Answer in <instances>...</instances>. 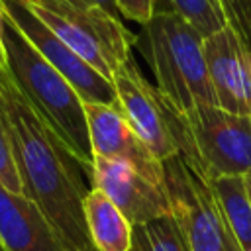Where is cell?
Returning a JSON list of instances; mask_svg holds the SVG:
<instances>
[{"mask_svg": "<svg viewBox=\"0 0 251 251\" xmlns=\"http://www.w3.org/2000/svg\"><path fill=\"white\" fill-rule=\"evenodd\" d=\"M0 94L4 100L0 114L12 141L24 196L41 210L71 251H92L82 210L90 188L82 180L80 165L20 94L10 73L0 75Z\"/></svg>", "mask_w": 251, "mask_h": 251, "instance_id": "cell-1", "label": "cell"}, {"mask_svg": "<svg viewBox=\"0 0 251 251\" xmlns=\"http://www.w3.org/2000/svg\"><path fill=\"white\" fill-rule=\"evenodd\" d=\"M2 37L8 57V69L20 94L39 114L73 159L92 171V147L82 98L71 82L55 71L39 51L20 33V29L2 12Z\"/></svg>", "mask_w": 251, "mask_h": 251, "instance_id": "cell-2", "label": "cell"}, {"mask_svg": "<svg viewBox=\"0 0 251 251\" xmlns=\"http://www.w3.org/2000/svg\"><path fill=\"white\" fill-rule=\"evenodd\" d=\"M137 45L149 63L157 90L167 104L184 114L196 106H216L204 57V35L171 10H155L141 25Z\"/></svg>", "mask_w": 251, "mask_h": 251, "instance_id": "cell-3", "label": "cell"}, {"mask_svg": "<svg viewBox=\"0 0 251 251\" xmlns=\"http://www.w3.org/2000/svg\"><path fill=\"white\" fill-rule=\"evenodd\" d=\"M173 135L178 157L202 180L243 176L251 171V116L218 106H196L184 114L173 110Z\"/></svg>", "mask_w": 251, "mask_h": 251, "instance_id": "cell-4", "label": "cell"}, {"mask_svg": "<svg viewBox=\"0 0 251 251\" xmlns=\"http://www.w3.org/2000/svg\"><path fill=\"white\" fill-rule=\"evenodd\" d=\"M22 2L104 78L112 80L116 71L131 59L135 35L122 24V18H116L102 8L82 6L71 0Z\"/></svg>", "mask_w": 251, "mask_h": 251, "instance_id": "cell-5", "label": "cell"}, {"mask_svg": "<svg viewBox=\"0 0 251 251\" xmlns=\"http://www.w3.org/2000/svg\"><path fill=\"white\" fill-rule=\"evenodd\" d=\"M171 216L188 251H241L212 190L178 157L163 163Z\"/></svg>", "mask_w": 251, "mask_h": 251, "instance_id": "cell-6", "label": "cell"}, {"mask_svg": "<svg viewBox=\"0 0 251 251\" xmlns=\"http://www.w3.org/2000/svg\"><path fill=\"white\" fill-rule=\"evenodd\" d=\"M118 108L126 116L133 133L161 161L178 155L173 135V112L163 94L137 69L133 59H127L112 76Z\"/></svg>", "mask_w": 251, "mask_h": 251, "instance_id": "cell-7", "label": "cell"}, {"mask_svg": "<svg viewBox=\"0 0 251 251\" xmlns=\"http://www.w3.org/2000/svg\"><path fill=\"white\" fill-rule=\"evenodd\" d=\"M0 8L4 16L20 29V33L39 51V55L71 82L82 102L118 104L112 80L104 78L67 43H63L41 20L29 12L22 0H0Z\"/></svg>", "mask_w": 251, "mask_h": 251, "instance_id": "cell-8", "label": "cell"}, {"mask_svg": "<svg viewBox=\"0 0 251 251\" xmlns=\"http://www.w3.org/2000/svg\"><path fill=\"white\" fill-rule=\"evenodd\" d=\"M90 178L92 186L100 188L131 226L171 216V200L165 182L145 176L126 161L94 155Z\"/></svg>", "mask_w": 251, "mask_h": 251, "instance_id": "cell-9", "label": "cell"}, {"mask_svg": "<svg viewBox=\"0 0 251 251\" xmlns=\"http://www.w3.org/2000/svg\"><path fill=\"white\" fill-rule=\"evenodd\" d=\"M204 57L216 106L251 116V49L247 43L229 25H224L204 37Z\"/></svg>", "mask_w": 251, "mask_h": 251, "instance_id": "cell-10", "label": "cell"}, {"mask_svg": "<svg viewBox=\"0 0 251 251\" xmlns=\"http://www.w3.org/2000/svg\"><path fill=\"white\" fill-rule=\"evenodd\" d=\"M82 106H84L92 155L126 161L137 171H141L145 176L157 182H165L163 163L133 133L131 126L127 124L118 104L82 102Z\"/></svg>", "mask_w": 251, "mask_h": 251, "instance_id": "cell-11", "label": "cell"}, {"mask_svg": "<svg viewBox=\"0 0 251 251\" xmlns=\"http://www.w3.org/2000/svg\"><path fill=\"white\" fill-rule=\"evenodd\" d=\"M0 247L4 251H71L41 210L0 186Z\"/></svg>", "mask_w": 251, "mask_h": 251, "instance_id": "cell-12", "label": "cell"}, {"mask_svg": "<svg viewBox=\"0 0 251 251\" xmlns=\"http://www.w3.org/2000/svg\"><path fill=\"white\" fill-rule=\"evenodd\" d=\"M84 224L94 251H129L133 226L120 208L100 190L90 188L84 196Z\"/></svg>", "mask_w": 251, "mask_h": 251, "instance_id": "cell-13", "label": "cell"}, {"mask_svg": "<svg viewBox=\"0 0 251 251\" xmlns=\"http://www.w3.org/2000/svg\"><path fill=\"white\" fill-rule=\"evenodd\" d=\"M204 182L212 190L241 251H251V202L243 176H210Z\"/></svg>", "mask_w": 251, "mask_h": 251, "instance_id": "cell-14", "label": "cell"}, {"mask_svg": "<svg viewBox=\"0 0 251 251\" xmlns=\"http://www.w3.org/2000/svg\"><path fill=\"white\" fill-rule=\"evenodd\" d=\"M129 251H188V247L173 216H165L133 226Z\"/></svg>", "mask_w": 251, "mask_h": 251, "instance_id": "cell-15", "label": "cell"}, {"mask_svg": "<svg viewBox=\"0 0 251 251\" xmlns=\"http://www.w3.org/2000/svg\"><path fill=\"white\" fill-rule=\"evenodd\" d=\"M165 4L167 6L161 10H171L178 14L192 27H196L204 37L227 25L218 0H165ZM157 6H159V0H157Z\"/></svg>", "mask_w": 251, "mask_h": 251, "instance_id": "cell-16", "label": "cell"}, {"mask_svg": "<svg viewBox=\"0 0 251 251\" xmlns=\"http://www.w3.org/2000/svg\"><path fill=\"white\" fill-rule=\"evenodd\" d=\"M0 186L12 194L24 196V186H22L14 151H12V141H10L6 124L2 120V114H0Z\"/></svg>", "mask_w": 251, "mask_h": 251, "instance_id": "cell-17", "label": "cell"}, {"mask_svg": "<svg viewBox=\"0 0 251 251\" xmlns=\"http://www.w3.org/2000/svg\"><path fill=\"white\" fill-rule=\"evenodd\" d=\"M226 24L251 49V0H218Z\"/></svg>", "mask_w": 251, "mask_h": 251, "instance_id": "cell-18", "label": "cell"}, {"mask_svg": "<svg viewBox=\"0 0 251 251\" xmlns=\"http://www.w3.org/2000/svg\"><path fill=\"white\" fill-rule=\"evenodd\" d=\"M116 6H118V12L122 18L143 25L155 14L157 0H116Z\"/></svg>", "mask_w": 251, "mask_h": 251, "instance_id": "cell-19", "label": "cell"}, {"mask_svg": "<svg viewBox=\"0 0 251 251\" xmlns=\"http://www.w3.org/2000/svg\"><path fill=\"white\" fill-rule=\"evenodd\" d=\"M75 4H82V6H96V8H102L106 10L108 14L116 16V18H122L120 12H118V6H116V0H71Z\"/></svg>", "mask_w": 251, "mask_h": 251, "instance_id": "cell-20", "label": "cell"}, {"mask_svg": "<svg viewBox=\"0 0 251 251\" xmlns=\"http://www.w3.org/2000/svg\"><path fill=\"white\" fill-rule=\"evenodd\" d=\"M4 73H10V69H8V57H6L4 37H2V8H0V75Z\"/></svg>", "mask_w": 251, "mask_h": 251, "instance_id": "cell-21", "label": "cell"}, {"mask_svg": "<svg viewBox=\"0 0 251 251\" xmlns=\"http://www.w3.org/2000/svg\"><path fill=\"white\" fill-rule=\"evenodd\" d=\"M243 182H245V188H247V196H249V202H251V171L247 175H243Z\"/></svg>", "mask_w": 251, "mask_h": 251, "instance_id": "cell-22", "label": "cell"}, {"mask_svg": "<svg viewBox=\"0 0 251 251\" xmlns=\"http://www.w3.org/2000/svg\"><path fill=\"white\" fill-rule=\"evenodd\" d=\"M2 106H4V100H2V94H0V110H2Z\"/></svg>", "mask_w": 251, "mask_h": 251, "instance_id": "cell-23", "label": "cell"}, {"mask_svg": "<svg viewBox=\"0 0 251 251\" xmlns=\"http://www.w3.org/2000/svg\"><path fill=\"white\" fill-rule=\"evenodd\" d=\"M0 251H4V249H2V247H0Z\"/></svg>", "mask_w": 251, "mask_h": 251, "instance_id": "cell-24", "label": "cell"}, {"mask_svg": "<svg viewBox=\"0 0 251 251\" xmlns=\"http://www.w3.org/2000/svg\"><path fill=\"white\" fill-rule=\"evenodd\" d=\"M92 251H94V249H92Z\"/></svg>", "mask_w": 251, "mask_h": 251, "instance_id": "cell-25", "label": "cell"}]
</instances>
